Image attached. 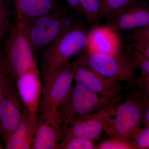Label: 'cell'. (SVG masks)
<instances>
[{
    "instance_id": "cell-1",
    "label": "cell",
    "mask_w": 149,
    "mask_h": 149,
    "mask_svg": "<svg viewBox=\"0 0 149 149\" xmlns=\"http://www.w3.org/2000/svg\"><path fill=\"white\" fill-rule=\"evenodd\" d=\"M143 93L131 91L124 101L117 104L111 111L88 116L100 120L111 140L130 142L141 128L144 112Z\"/></svg>"
},
{
    "instance_id": "cell-2",
    "label": "cell",
    "mask_w": 149,
    "mask_h": 149,
    "mask_svg": "<svg viewBox=\"0 0 149 149\" xmlns=\"http://www.w3.org/2000/svg\"><path fill=\"white\" fill-rule=\"evenodd\" d=\"M0 47V70L15 83L17 77L37 68L35 51L23 26L16 22Z\"/></svg>"
},
{
    "instance_id": "cell-3",
    "label": "cell",
    "mask_w": 149,
    "mask_h": 149,
    "mask_svg": "<svg viewBox=\"0 0 149 149\" xmlns=\"http://www.w3.org/2000/svg\"><path fill=\"white\" fill-rule=\"evenodd\" d=\"M121 97L101 95L76 83L58 108L61 127L81 118L110 110L117 104Z\"/></svg>"
},
{
    "instance_id": "cell-4",
    "label": "cell",
    "mask_w": 149,
    "mask_h": 149,
    "mask_svg": "<svg viewBox=\"0 0 149 149\" xmlns=\"http://www.w3.org/2000/svg\"><path fill=\"white\" fill-rule=\"evenodd\" d=\"M88 34L83 25L74 24L43 49L41 57V74L63 66L72 56L85 51Z\"/></svg>"
},
{
    "instance_id": "cell-5",
    "label": "cell",
    "mask_w": 149,
    "mask_h": 149,
    "mask_svg": "<svg viewBox=\"0 0 149 149\" xmlns=\"http://www.w3.org/2000/svg\"><path fill=\"white\" fill-rule=\"evenodd\" d=\"M77 59L105 77L132 85L137 83L136 70L138 67L132 50H121L115 54L91 53L85 50Z\"/></svg>"
},
{
    "instance_id": "cell-6",
    "label": "cell",
    "mask_w": 149,
    "mask_h": 149,
    "mask_svg": "<svg viewBox=\"0 0 149 149\" xmlns=\"http://www.w3.org/2000/svg\"><path fill=\"white\" fill-rule=\"evenodd\" d=\"M74 24L72 17L60 8L22 25L36 52L44 49Z\"/></svg>"
},
{
    "instance_id": "cell-7",
    "label": "cell",
    "mask_w": 149,
    "mask_h": 149,
    "mask_svg": "<svg viewBox=\"0 0 149 149\" xmlns=\"http://www.w3.org/2000/svg\"><path fill=\"white\" fill-rule=\"evenodd\" d=\"M42 90L39 111L40 113L57 111L58 108L72 90V64L68 63L52 72L41 74Z\"/></svg>"
},
{
    "instance_id": "cell-8",
    "label": "cell",
    "mask_w": 149,
    "mask_h": 149,
    "mask_svg": "<svg viewBox=\"0 0 149 149\" xmlns=\"http://www.w3.org/2000/svg\"><path fill=\"white\" fill-rule=\"evenodd\" d=\"M72 71L76 83L99 95L112 97L122 95V83L105 77L78 60L72 63Z\"/></svg>"
},
{
    "instance_id": "cell-9",
    "label": "cell",
    "mask_w": 149,
    "mask_h": 149,
    "mask_svg": "<svg viewBox=\"0 0 149 149\" xmlns=\"http://www.w3.org/2000/svg\"><path fill=\"white\" fill-rule=\"evenodd\" d=\"M23 107L15 83L9 80L0 103V132L5 146L20 121Z\"/></svg>"
},
{
    "instance_id": "cell-10",
    "label": "cell",
    "mask_w": 149,
    "mask_h": 149,
    "mask_svg": "<svg viewBox=\"0 0 149 149\" xmlns=\"http://www.w3.org/2000/svg\"><path fill=\"white\" fill-rule=\"evenodd\" d=\"M107 19L106 25L117 32L148 27L149 6L143 0H140L125 7Z\"/></svg>"
},
{
    "instance_id": "cell-11",
    "label": "cell",
    "mask_w": 149,
    "mask_h": 149,
    "mask_svg": "<svg viewBox=\"0 0 149 149\" xmlns=\"http://www.w3.org/2000/svg\"><path fill=\"white\" fill-rule=\"evenodd\" d=\"M32 149H58L61 123L57 111L40 113Z\"/></svg>"
},
{
    "instance_id": "cell-12",
    "label": "cell",
    "mask_w": 149,
    "mask_h": 149,
    "mask_svg": "<svg viewBox=\"0 0 149 149\" xmlns=\"http://www.w3.org/2000/svg\"><path fill=\"white\" fill-rule=\"evenodd\" d=\"M15 85L24 107L33 114L38 115L42 90V81L38 68L20 74Z\"/></svg>"
},
{
    "instance_id": "cell-13",
    "label": "cell",
    "mask_w": 149,
    "mask_h": 149,
    "mask_svg": "<svg viewBox=\"0 0 149 149\" xmlns=\"http://www.w3.org/2000/svg\"><path fill=\"white\" fill-rule=\"evenodd\" d=\"M85 50L91 53L115 54L121 50L117 31L107 25L93 26L88 32Z\"/></svg>"
},
{
    "instance_id": "cell-14",
    "label": "cell",
    "mask_w": 149,
    "mask_h": 149,
    "mask_svg": "<svg viewBox=\"0 0 149 149\" xmlns=\"http://www.w3.org/2000/svg\"><path fill=\"white\" fill-rule=\"evenodd\" d=\"M38 115L24 107L21 119L5 146L6 149H31L37 130Z\"/></svg>"
},
{
    "instance_id": "cell-15",
    "label": "cell",
    "mask_w": 149,
    "mask_h": 149,
    "mask_svg": "<svg viewBox=\"0 0 149 149\" xmlns=\"http://www.w3.org/2000/svg\"><path fill=\"white\" fill-rule=\"evenodd\" d=\"M17 21L24 25L60 8L56 0H14Z\"/></svg>"
},
{
    "instance_id": "cell-16",
    "label": "cell",
    "mask_w": 149,
    "mask_h": 149,
    "mask_svg": "<svg viewBox=\"0 0 149 149\" xmlns=\"http://www.w3.org/2000/svg\"><path fill=\"white\" fill-rule=\"evenodd\" d=\"M61 128V141L66 138L77 137L94 142L102 139L104 131L100 120L90 117L81 118Z\"/></svg>"
},
{
    "instance_id": "cell-17",
    "label": "cell",
    "mask_w": 149,
    "mask_h": 149,
    "mask_svg": "<svg viewBox=\"0 0 149 149\" xmlns=\"http://www.w3.org/2000/svg\"><path fill=\"white\" fill-rule=\"evenodd\" d=\"M140 0H100V19H108L120 10Z\"/></svg>"
},
{
    "instance_id": "cell-18",
    "label": "cell",
    "mask_w": 149,
    "mask_h": 149,
    "mask_svg": "<svg viewBox=\"0 0 149 149\" xmlns=\"http://www.w3.org/2000/svg\"><path fill=\"white\" fill-rule=\"evenodd\" d=\"M83 15L93 26L100 19V0H80Z\"/></svg>"
},
{
    "instance_id": "cell-19",
    "label": "cell",
    "mask_w": 149,
    "mask_h": 149,
    "mask_svg": "<svg viewBox=\"0 0 149 149\" xmlns=\"http://www.w3.org/2000/svg\"><path fill=\"white\" fill-rule=\"evenodd\" d=\"M96 149L93 141L83 138L71 137L62 139L58 149Z\"/></svg>"
},
{
    "instance_id": "cell-20",
    "label": "cell",
    "mask_w": 149,
    "mask_h": 149,
    "mask_svg": "<svg viewBox=\"0 0 149 149\" xmlns=\"http://www.w3.org/2000/svg\"><path fill=\"white\" fill-rule=\"evenodd\" d=\"M133 149H149V126L141 128L130 142Z\"/></svg>"
},
{
    "instance_id": "cell-21",
    "label": "cell",
    "mask_w": 149,
    "mask_h": 149,
    "mask_svg": "<svg viewBox=\"0 0 149 149\" xmlns=\"http://www.w3.org/2000/svg\"><path fill=\"white\" fill-rule=\"evenodd\" d=\"M96 149H132L133 147L130 142L110 139L100 143L96 146Z\"/></svg>"
},
{
    "instance_id": "cell-22",
    "label": "cell",
    "mask_w": 149,
    "mask_h": 149,
    "mask_svg": "<svg viewBox=\"0 0 149 149\" xmlns=\"http://www.w3.org/2000/svg\"><path fill=\"white\" fill-rule=\"evenodd\" d=\"M132 50L137 65L140 68L141 71L149 76V59L133 48Z\"/></svg>"
},
{
    "instance_id": "cell-23",
    "label": "cell",
    "mask_w": 149,
    "mask_h": 149,
    "mask_svg": "<svg viewBox=\"0 0 149 149\" xmlns=\"http://www.w3.org/2000/svg\"><path fill=\"white\" fill-rule=\"evenodd\" d=\"M131 38L133 42H149V26L135 30Z\"/></svg>"
},
{
    "instance_id": "cell-24",
    "label": "cell",
    "mask_w": 149,
    "mask_h": 149,
    "mask_svg": "<svg viewBox=\"0 0 149 149\" xmlns=\"http://www.w3.org/2000/svg\"><path fill=\"white\" fill-rule=\"evenodd\" d=\"M140 91L149 98V76L141 71V77L137 80Z\"/></svg>"
},
{
    "instance_id": "cell-25",
    "label": "cell",
    "mask_w": 149,
    "mask_h": 149,
    "mask_svg": "<svg viewBox=\"0 0 149 149\" xmlns=\"http://www.w3.org/2000/svg\"><path fill=\"white\" fill-rule=\"evenodd\" d=\"M133 48L149 59V42H133Z\"/></svg>"
},
{
    "instance_id": "cell-26",
    "label": "cell",
    "mask_w": 149,
    "mask_h": 149,
    "mask_svg": "<svg viewBox=\"0 0 149 149\" xmlns=\"http://www.w3.org/2000/svg\"><path fill=\"white\" fill-rule=\"evenodd\" d=\"M9 13L0 19V45L9 26Z\"/></svg>"
},
{
    "instance_id": "cell-27",
    "label": "cell",
    "mask_w": 149,
    "mask_h": 149,
    "mask_svg": "<svg viewBox=\"0 0 149 149\" xmlns=\"http://www.w3.org/2000/svg\"><path fill=\"white\" fill-rule=\"evenodd\" d=\"M144 95V112L142 124L145 126H149V98Z\"/></svg>"
},
{
    "instance_id": "cell-28",
    "label": "cell",
    "mask_w": 149,
    "mask_h": 149,
    "mask_svg": "<svg viewBox=\"0 0 149 149\" xmlns=\"http://www.w3.org/2000/svg\"><path fill=\"white\" fill-rule=\"evenodd\" d=\"M9 80H10L0 70V103L2 100L6 85Z\"/></svg>"
},
{
    "instance_id": "cell-29",
    "label": "cell",
    "mask_w": 149,
    "mask_h": 149,
    "mask_svg": "<svg viewBox=\"0 0 149 149\" xmlns=\"http://www.w3.org/2000/svg\"><path fill=\"white\" fill-rule=\"evenodd\" d=\"M66 1L72 8L83 15L80 0H66Z\"/></svg>"
},
{
    "instance_id": "cell-30",
    "label": "cell",
    "mask_w": 149,
    "mask_h": 149,
    "mask_svg": "<svg viewBox=\"0 0 149 149\" xmlns=\"http://www.w3.org/2000/svg\"><path fill=\"white\" fill-rule=\"evenodd\" d=\"M9 13L6 5V0H0V19Z\"/></svg>"
},
{
    "instance_id": "cell-31",
    "label": "cell",
    "mask_w": 149,
    "mask_h": 149,
    "mask_svg": "<svg viewBox=\"0 0 149 149\" xmlns=\"http://www.w3.org/2000/svg\"><path fill=\"white\" fill-rule=\"evenodd\" d=\"M5 149V145L3 141L1 134L0 132V149Z\"/></svg>"
}]
</instances>
